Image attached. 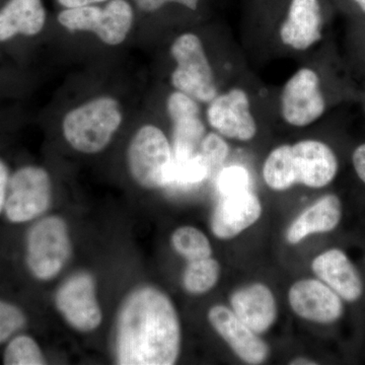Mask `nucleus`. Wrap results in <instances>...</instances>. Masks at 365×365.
<instances>
[{"instance_id": "nucleus-6", "label": "nucleus", "mask_w": 365, "mask_h": 365, "mask_svg": "<svg viewBox=\"0 0 365 365\" xmlns=\"http://www.w3.org/2000/svg\"><path fill=\"white\" fill-rule=\"evenodd\" d=\"M177 66L172 83L197 102L210 103L217 96L215 73L202 42L195 34H182L170 47Z\"/></svg>"}, {"instance_id": "nucleus-16", "label": "nucleus", "mask_w": 365, "mask_h": 365, "mask_svg": "<svg viewBox=\"0 0 365 365\" xmlns=\"http://www.w3.org/2000/svg\"><path fill=\"white\" fill-rule=\"evenodd\" d=\"M323 16L319 0H292L280 28L283 44L299 51L309 49L322 39Z\"/></svg>"}, {"instance_id": "nucleus-18", "label": "nucleus", "mask_w": 365, "mask_h": 365, "mask_svg": "<svg viewBox=\"0 0 365 365\" xmlns=\"http://www.w3.org/2000/svg\"><path fill=\"white\" fill-rule=\"evenodd\" d=\"M342 215L339 197L334 194L321 197L290 225L287 232V241L297 245L309 235L333 232L339 225Z\"/></svg>"}, {"instance_id": "nucleus-34", "label": "nucleus", "mask_w": 365, "mask_h": 365, "mask_svg": "<svg viewBox=\"0 0 365 365\" xmlns=\"http://www.w3.org/2000/svg\"><path fill=\"white\" fill-rule=\"evenodd\" d=\"M361 9L362 13L365 14V0H352Z\"/></svg>"}, {"instance_id": "nucleus-19", "label": "nucleus", "mask_w": 365, "mask_h": 365, "mask_svg": "<svg viewBox=\"0 0 365 365\" xmlns=\"http://www.w3.org/2000/svg\"><path fill=\"white\" fill-rule=\"evenodd\" d=\"M47 19L43 0H6L0 6V43L42 32Z\"/></svg>"}, {"instance_id": "nucleus-1", "label": "nucleus", "mask_w": 365, "mask_h": 365, "mask_svg": "<svg viewBox=\"0 0 365 365\" xmlns=\"http://www.w3.org/2000/svg\"><path fill=\"white\" fill-rule=\"evenodd\" d=\"M181 324L163 290H132L118 314L115 359L121 365H173L181 351Z\"/></svg>"}, {"instance_id": "nucleus-3", "label": "nucleus", "mask_w": 365, "mask_h": 365, "mask_svg": "<svg viewBox=\"0 0 365 365\" xmlns=\"http://www.w3.org/2000/svg\"><path fill=\"white\" fill-rule=\"evenodd\" d=\"M122 112L115 98L102 97L71 110L62 130L74 150L86 155L104 150L122 123Z\"/></svg>"}, {"instance_id": "nucleus-24", "label": "nucleus", "mask_w": 365, "mask_h": 365, "mask_svg": "<svg viewBox=\"0 0 365 365\" xmlns=\"http://www.w3.org/2000/svg\"><path fill=\"white\" fill-rule=\"evenodd\" d=\"M210 174V168L198 151L193 157L181 160H174L168 187L181 190L192 189L202 184Z\"/></svg>"}, {"instance_id": "nucleus-13", "label": "nucleus", "mask_w": 365, "mask_h": 365, "mask_svg": "<svg viewBox=\"0 0 365 365\" xmlns=\"http://www.w3.org/2000/svg\"><path fill=\"white\" fill-rule=\"evenodd\" d=\"M292 163L295 185L313 189L328 186L337 176L339 163L328 144L314 139L292 145Z\"/></svg>"}, {"instance_id": "nucleus-21", "label": "nucleus", "mask_w": 365, "mask_h": 365, "mask_svg": "<svg viewBox=\"0 0 365 365\" xmlns=\"http://www.w3.org/2000/svg\"><path fill=\"white\" fill-rule=\"evenodd\" d=\"M263 179L274 191H287L294 186L292 145L278 146L269 153L263 165Z\"/></svg>"}, {"instance_id": "nucleus-23", "label": "nucleus", "mask_w": 365, "mask_h": 365, "mask_svg": "<svg viewBox=\"0 0 365 365\" xmlns=\"http://www.w3.org/2000/svg\"><path fill=\"white\" fill-rule=\"evenodd\" d=\"M173 248L188 262L212 256V247L207 235L197 227L185 225L177 228L170 237Z\"/></svg>"}, {"instance_id": "nucleus-27", "label": "nucleus", "mask_w": 365, "mask_h": 365, "mask_svg": "<svg viewBox=\"0 0 365 365\" xmlns=\"http://www.w3.org/2000/svg\"><path fill=\"white\" fill-rule=\"evenodd\" d=\"M25 312L20 307L0 299V345L21 332L26 325Z\"/></svg>"}, {"instance_id": "nucleus-7", "label": "nucleus", "mask_w": 365, "mask_h": 365, "mask_svg": "<svg viewBox=\"0 0 365 365\" xmlns=\"http://www.w3.org/2000/svg\"><path fill=\"white\" fill-rule=\"evenodd\" d=\"M133 18V9L129 2L111 0L105 7L86 6L64 9L59 14L58 21L71 32H93L105 44L116 46L126 39Z\"/></svg>"}, {"instance_id": "nucleus-26", "label": "nucleus", "mask_w": 365, "mask_h": 365, "mask_svg": "<svg viewBox=\"0 0 365 365\" xmlns=\"http://www.w3.org/2000/svg\"><path fill=\"white\" fill-rule=\"evenodd\" d=\"M251 178L248 170L242 165H232L220 170L216 179V188L222 196L248 191Z\"/></svg>"}, {"instance_id": "nucleus-20", "label": "nucleus", "mask_w": 365, "mask_h": 365, "mask_svg": "<svg viewBox=\"0 0 365 365\" xmlns=\"http://www.w3.org/2000/svg\"><path fill=\"white\" fill-rule=\"evenodd\" d=\"M173 122V155L181 160L195 155L200 148L206 129L200 115L177 118Z\"/></svg>"}, {"instance_id": "nucleus-22", "label": "nucleus", "mask_w": 365, "mask_h": 365, "mask_svg": "<svg viewBox=\"0 0 365 365\" xmlns=\"http://www.w3.org/2000/svg\"><path fill=\"white\" fill-rule=\"evenodd\" d=\"M220 276V263L209 257L201 260L189 262L182 274V285L190 294H207L217 284Z\"/></svg>"}, {"instance_id": "nucleus-10", "label": "nucleus", "mask_w": 365, "mask_h": 365, "mask_svg": "<svg viewBox=\"0 0 365 365\" xmlns=\"http://www.w3.org/2000/svg\"><path fill=\"white\" fill-rule=\"evenodd\" d=\"M207 120L209 125L225 138L250 141L257 134L248 95L241 88L216 96L209 103Z\"/></svg>"}, {"instance_id": "nucleus-31", "label": "nucleus", "mask_w": 365, "mask_h": 365, "mask_svg": "<svg viewBox=\"0 0 365 365\" xmlns=\"http://www.w3.org/2000/svg\"><path fill=\"white\" fill-rule=\"evenodd\" d=\"M352 163L355 173L365 184V143L360 144L353 151Z\"/></svg>"}, {"instance_id": "nucleus-33", "label": "nucleus", "mask_w": 365, "mask_h": 365, "mask_svg": "<svg viewBox=\"0 0 365 365\" xmlns=\"http://www.w3.org/2000/svg\"><path fill=\"white\" fill-rule=\"evenodd\" d=\"M289 364H292V365H316V364H318V362L314 361V360L306 359V357H297V359H292V361L289 362Z\"/></svg>"}, {"instance_id": "nucleus-25", "label": "nucleus", "mask_w": 365, "mask_h": 365, "mask_svg": "<svg viewBox=\"0 0 365 365\" xmlns=\"http://www.w3.org/2000/svg\"><path fill=\"white\" fill-rule=\"evenodd\" d=\"M2 362L6 365H44L47 360L35 338L19 333L7 341Z\"/></svg>"}, {"instance_id": "nucleus-30", "label": "nucleus", "mask_w": 365, "mask_h": 365, "mask_svg": "<svg viewBox=\"0 0 365 365\" xmlns=\"http://www.w3.org/2000/svg\"><path fill=\"white\" fill-rule=\"evenodd\" d=\"M11 172L6 163L0 158V215L4 213V204H6L7 188H9Z\"/></svg>"}, {"instance_id": "nucleus-28", "label": "nucleus", "mask_w": 365, "mask_h": 365, "mask_svg": "<svg viewBox=\"0 0 365 365\" xmlns=\"http://www.w3.org/2000/svg\"><path fill=\"white\" fill-rule=\"evenodd\" d=\"M199 153L202 155L211 172L222 165L230 153V148L223 136L218 133H208L204 136Z\"/></svg>"}, {"instance_id": "nucleus-4", "label": "nucleus", "mask_w": 365, "mask_h": 365, "mask_svg": "<svg viewBox=\"0 0 365 365\" xmlns=\"http://www.w3.org/2000/svg\"><path fill=\"white\" fill-rule=\"evenodd\" d=\"M127 163L134 181L145 189L169 186L174 155L163 130L145 125L136 132L127 150Z\"/></svg>"}, {"instance_id": "nucleus-15", "label": "nucleus", "mask_w": 365, "mask_h": 365, "mask_svg": "<svg viewBox=\"0 0 365 365\" xmlns=\"http://www.w3.org/2000/svg\"><path fill=\"white\" fill-rule=\"evenodd\" d=\"M314 275L333 289L341 299L355 302L361 299L364 292L361 276L342 250H327L312 262Z\"/></svg>"}, {"instance_id": "nucleus-9", "label": "nucleus", "mask_w": 365, "mask_h": 365, "mask_svg": "<svg viewBox=\"0 0 365 365\" xmlns=\"http://www.w3.org/2000/svg\"><path fill=\"white\" fill-rule=\"evenodd\" d=\"M326 101L318 73L311 68L295 72L281 95V114L287 123L306 127L323 116Z\"/></svg>"}, {"instance_id": "nucleus-8", "label": "nucleus", "mask_w": 365, "mask_h": 365, "mask_svg": "<svg viewBox=\"0 0 365 365\" xmlns=\"http://www.w3.org/2000/svg\"><path fill=\"white\" fill-rule=\"evenodd\" d=\"M55 307L73 330L90 333L103 322L95 277L86 271L72 274L55 294Z\"/></svg>"}, {"instance_id": "nucleus-32", "label": "nucleus", "mask_w": 365, "mask_h": 365, "mask_svg": "<svg viewBox=\"0 0 365 365\" xmlns=\"http://www.w3.org/2000/svg\"><path fill=\"white\" fill-rule=\"evenodd\" d=\"M57 1L66 9H73V7L93 6V4L107 1V0H57Z\"/></svg>"}, {"instance_id": "nucleus-17", "label": "nucleus", "mask_w": 365, "mask_h": 365, "mask_svg": "<svg viewBox=\"0 0 365 365\" xmlns=\"http://www.w3.org/2000/svg\"><path fill=\"white\" fill-rule=\"evenodd\" d=\"M232 312L257 334L270 330L277 319V304L270 288L253 283L240 288L230 297Z\"/></svg>"}, {"instance_id": "nucleus-14", "label": "nucleus", "mask_w": 365, "mask_h": 365, "mask_svg": "<svg viewBox=\"0 0 365 365\" xmlns=\"http://www.w3.org/2000/svg\"><path fill=\"white\" fill-rule=\"evenodd\" d=\"M261 215L260 199L250 190L222 196L211 217V230L217 239L232 240L258 222Z\"/></svg>"}, {"instance_id": "nucleus-29", "label": "nucleus", "mask_w": 365, "mask_h": 365, "mask_svg": "<svg viewBox=\"0 0 365 365\" xmlns=\"http://www.w3.org/2000/svg\"><path fill=\"white\" fill-rule=\"evenodd\" d=\"M200 0H135L137 6L146 13L157 11L167 4H178L195 11Z\"/></svg>"}, {"instance_id": "nucleus-11", "label": "nucleus", "mask_w": 365, "mask_h": 365, "mask_svg": "<svg viewBox=\"0 0 365 365\" xmlns=\"http://www.w3.org/2000/svg\"><path fill=\"white\" fill-rule=\"evenodd\" d=\"M288 302L295 314L313 323L333 324L344 314V300L319 279L297 281L288 292Z\"/></svg>"}, {"instance_id": "nucleus-2", "label": "nucleus", "mask_w": 365, "mask_h": 365, "mask_svg": "<svg viewBox=\"0 0 365 365\" xmlns=\"http://www.w3.org/2000/svg\"><path fill=\"white\" fill-rule=\"evenodd\" d=\"M72 255L71 232L59 215L42 216L26 235L25 260L35 279L47 282L58 276Z\"/></svg>"}, {"instance_id": "nucleus-5", "label": "nucleus", "mask_w": 365, "mask_h": 365, "mask_svg": "<svg viewBox=\"0 0 365 365\" xmlns=\"http://www.w3.org/2000/svg\"><path fill=\"white\" fill-rule=\"evenodd\" d=\"M49 173L38 165H24L11 174L4 215L13 225L34 222L52 203Z\"/></svg>"}, {"instance_id": "nucleus-12", "label": "nucleus", "mask_w": 365, "mask_h": 365, "mask_svg": "<svg viewBox=\"0 0 365 365\" xmlns=\"http://www.w3.org/2000/svg\"><path fill=\"white\" fill-rule=\"evenodd\" d=\"M208 321L242 361L256 365L268 359L270 349L267 343L237 318L230 307L223 304L211 307Z\"/></svg>"}]
</instances>
